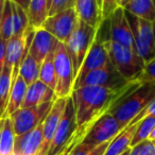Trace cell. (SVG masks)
I'll return each mask as SVG.
<instances>
[{
  "label": "cell",
  "instance_id": "1",
  "mask_svg": "<svg viewBox=\"0 0 155 155\" xmlns=\"http://www.w3.org/2000/svg\"><path fill=\"white\" fill-rule=\"evenodd\" d=\"M140 83L131 81L127 86L110 89L98 86H83L72 91L78 129H88L96 120L103 116L119 99L130 95Z\"/></svg>",
  "mask_w": 155,
  "mask_h": 155
},
{
  "label": "cell",
  "instance_id": "2",
  "mask_svg": "<svg viewBox=\"0 0 155 155\" xmlns=\"http://www.w3.org/2000/svg\"><path fill=\"white\" fill-rule=\"evenodd\" d=\"M154 98L155 84L143 83L130 95L119 99L107 113L114 116V118L120 123L121 127L124 129Z\"/></svg>",
  "mask_w": 155,
  "mask_h": 155
},
{
  "label": "cell",
  "instance_id": "3",
  "mask_svg": "<svg viewBox=\"0 0 155 155\" xmlns=\"http://www.w3.org/2000/svg\"><path fill=\"white\" fill-rule=\"evenodd\" d=\"M105 47L112 64L127 81H135L144 68V62L134 48L119 45L110 39L105 41Z\"/></svg>",
  "mask_w": 155,
  "mask_h": 155
},
{
  "label": "cell",
  "instance_id": "4",
  "mask_svg": "<svg viewBox=\"0 0 155 155\" xmlns=\"http://www.w3.org/2000/svg\"><path fill=\"white\" fill-rule=\"evenodd\" d=\"M97 30L98 29L79 19L77 27L71 33L68 41L65 43V47L72 62L74 78H77L81 66L95 41Z\"/></svg>",
  "mask_w": 155,
  "mask_h": 155
},
{
  "label": "cell",
  "instance_id": "5",
  "mask_svg": "<svg viewBox=\"0 0 155 155\" xmlns=\"http://www.w3.org/2000/svg\"><path fill=\"white\" fill-rule=\"evenodd\" d=\"M78 130L77 119H75V110L73 105L72 98L67 99L63 116L58 125V129L53 136V139L49 147L47 155H62L73 139L75 132Z\"/></svg>",
  "mask_w": 155,
  "mask_h": 155
},
{
  "label": "cell",
  "instance_id": "6",
  "mask_svg": "<svg viewBox=\"0 0 155 155\" xmlns=\"http://www.w3.org/2000/svg\"><path fill=\"white\" fill-rule=\"evenodd\" d=\"M125 15L132 29L136 52L142 58L144 64H148L149 62L155 58L152 22L132 15L127 11H125Z\"/></svg>",
  "mask_w": 155,
  "mask_h": 155
},
{
  "label": "cell",
  "instance_id": "7",
  "mask_svg": "<svg viewBox=\"0 0 155 155\" xmlns=\"http://www.w3.org/2000/svg\"><path fill=\"white\" fill-rule=\"evenodd\" d=\"M54 67L56 75V98H69L74 85V72L71 58L65 47V44L58 41L54 51Z\"/></svg>",
  "mask_w": 155,
  "mask_h": 155
},
{
  "label": "cell",
  "instance_id": "8",
  "mask_svg": "<svg viewBox=\"0 0 155 155\" xmlns=\"http://www.w3.org/2000/svg\"><path fill=\"white\" fill-rule=\"evenodd\" d=\"M130 82L131 81L124 79L120 74V72L115 68L112 62H110L102 68L91 71L84 77L78 79L74 82L73 89L83 86H98L110 89H118L127 86Z\"/></svg>",
  "mask_w": 155,
  "mask_h": 155
},
{
  "label": "cell",
  "instance_id": "9",
  "mask_svg": "<svg viewBox=\"0 0 155 155\" xmlns=\"http://www.w3.org/2000/svg\"><path fill=\"white\" fill-rule=\"evenodd\" d=\"M122 130L120 123L114 118V116L106 113L88 127L81 139V142L91 149H95L100 144L112 141Z\"/></svg>",
  "mask_w": 155,
  "mask_h": 155
},
{
  "label": "cell",
  "instance_id": "10",
  "mask_svg": "<svg viewBox=\"0 0 155 155\" xmlns=\"http://www.w3.org/2000/svg\"><path fill=\"white\" fill-rule=\"evenodd\" d=\"M53 102H47V103H43L41 105L32 106V107L19 108L14 114H12L10 118L13 122L15 135H22V134L35 129L39 123L43 122L48 113L51 110Z\"/></svg>",
  "mask_w": 155,
  "mask_h": 155
},
{
  "label": "cell",
  "instance_id": "11",
  "mask_svg": "<svg viewBox=\"0 0 155 155\" xmlns=\"http://www.w3.org/2000/svg\"><path fill=\"white\" fill-rule=\"evenodd\" d=\"M78 21L79 17L74 9L70 8L52 16H48L41 28L53 35L60 43L65 44L77 27Z\"/></svg>",
  "mask_w": 155,
  "mask_h": 155
},
{
  "label": "cell",
  "instance_id": "12",
  "mask_svg": "<svg viewBox=\"0 0 155 155\" xmlns=\"http://www.w3.org/2000/svg\"><path fill=\"white\" fill-rule=\"evenodd\" d=\"M108 32L110 41L135 49L133 33L123 8L118 7L108 18Z\"/></svg>",
  "mask_w": 155,
  "mask_h": 155
},
{
  "label": "cell",
  "instance_id": "13",
  "mask_svg": "<svg viewBox=\"0 0 155 155\" xmlns=\"http://www.w3.org/2000/svg\"><path fill=\"white\" fill-rule=\"evenodd\" d=\"M67 99L68 98H56L50 112L46 116L43 127V142H41L38 155H47L49 147L51 144L53 136L55 134L56 129H58V125L63 116V113H64Z\"/></svg>",
  "mask_w": 155,
  "mask_h": 155
},
{
  "label": "cell",
  "instance_id": "14",
  "mask_svg": "<svg viewBox=\"0 0 155 155\" xmlns=\"http://www.w3.org/2000/svg\"><path fill=\"white\" fill-rule=\"evenodd\" d=\"M44 121L35 129L16 136L13 155H38L43 142Z\"/></svg>",
  "mask_w": 155,
  "mask_h": 155
},
{
  "label": "cell",
  "instance_id": "15",
  "mask_svg": "<svg viewBox=\"0 0 155 155\" xmlns=\"http://www.w3.org/2000/svg\"><path fill=\"white\" fill-rule=\"evenodd\" d=\"M58 41L44 28L36 29L29 47V53L41 64L50 52L55 51Z\"/></svg>",
  "mask_w": 155,
  "mask_h": 155
},
{
  "label": "cell",
  "instance_id": "16",
  "mask_svg": "<svg viewBox=\"0 0 155 155\" xmlns=\"http://www.w3.org/2000/svg\"><path fill=\"white\" fill-rule=\"evenodd\" d=\"M55 99V91L48 87L46 84H44L41 81L37 80L32 84L28 85L21 108L41 105L47 102H53Z\"/></svg>",
  "mask_w": 155,
  "mask_h": 155
},
{
  "label": "cell",
  "instance_id": "17",
  "mask_svg": "<svg viewBox=\"0 0 155 155\" xmlns=\"http://www.w3.org/2000/svg\"><path fill=\"white\" fill-rule=\"evenodd\" d=\"M73 9L79 19L98 29L102 21L98 0H73Z\"/></svg>",
  "mask_w": 155,
  "mask_h": 155
},
{
  "label": "cell",
  "instance_id": "18",
  "mask_svg": "<svg viewBox=\"0 0 155 155\" xmlns=\"http://www.w3.org/2000/svg\"><path fill=\"white\" fill-rule=\"evenodd\" d=\"M138 127V122L130 123L125 127L114 139L110 142L105 153L103 155H121L123 152L131 148L132 140H133L134 134Z\"/></svg>",
  "mask_w": 155,
  "mask_h": 155
},
{
  "label": "cell",
  "instance_id": "19",
  "mask_svg": "<svg viewBox=\"0 0 155 155\" xmlns=\"http://www.w3.org/2000/svg\"><path fill=\"white\" fill-rule=\"evenodd\" d=\"M124 10L127 13L150 22L155 20V0H131Z\"/></svg>",
  "mask_w": 155,
  "mask_h": 155
},
{
  "label": "cell",
  "instance_id": "20",
  "mask_svg": "<svg viewBox=\"0 0 155 155\" xmlns=\"http://www.w3.org/2000/svg\"><path fill=\"white\" fill-rule=\"evenodd\" d=\"M15 137L16 135L11 118L2 117L0 129V155H13Z\"/></svg>",
  "mask_w": 155,
  "mask_h": 155
},
{
  "label": "cell",
  "instance_id": "21",
  "mask_svg": "<svg viewBox=\"0 0 155 155\" xmlns=\"http://www.w3.org/2000/svg\"><path fill=\"white\" fill-rule=\"evenodd\" d=\"M48 0H31L28 9L29 26L33 30L41 28L44 21L48 17Z\"/></svg>",
  "mask_w": 155,
  "mask_h": 155
},
{
  "label": "cell",
  "instance_id": "22",
  "mask_svg": "<svg viewBox=\"0 0 155 155\" xmlns=\"http://www.w3.org/2000/svg\"><path fill=\"white\" fill-rule=\"evenodd\" d=\"M27 88H28V85L25 82L24 79L19 75L17 78V80L15 81V83L13 84V86H12L9 103H8L7 110H5V114L3 117H10L16 110L21 108L22 102H24L25 96H26Z\"/></svg>",
  "mask_w": 155,
  "mask_h": 155
},
{
  "label": "cell",
  "instance_id": "23",
  "mask_svg": "<svg viewBox=\"0 0 155 155\" xmlns=\"http://www.w3.org/2000/svg\"><path fill=\"white\" fill-rule=\"evenodd\" d=\"M12 86V69L5 65L0 72V118H2L5 114Z\"/></svg>",
  "mask_w": 155,
  "mask_h": 155
},
{
  "label": "cell",
  "instance_id": "24",
  "mask_svg": "<svg viewBox=\"0 0 155 155\" xmlns=\"http://www.w3.org/2000/svg\"><path fill=\"white\" fill-rule=\"evenodd\" d=\"M39 70H41V64L28 52L20 65L19 75L24 79L27 85H30L38 80Z\"/></svg>",
  "mask_w": 155,
  "mask_h": 155
},
{
  "label": "cell",
  "instance_id": "25",
  "mask_svg": "<svg viewBox=\"0 0 155 155\" xmlns=\"http://www.w3.org/2000/svg\"><path fill=\"white\" fill-rule=\"evenodd\" d=\"M38 80L41 81L44 84L48 87L55 91L56 87V75H55V67H54V51L50 52L46 58L41 64V70H39Z\"/></svg>",
  "mask_w": 155,
  "mask_h": 155
},
{
  "label": "cell",
  "instance_id": "26",
  "mask_svg": "<svg viewBox=\"0 0 155 155\" xmlns=\"http://www.w3.org/2000/svg\"><path fill=\"white\" fill-rule=\"evenodd\" d=\"M12 12H13V36L25 34L30 28L28 13L15 3H12Z\"/></svg>",
  "mask_w": 155,
  "mask_h": 155
},
{
  "label": "cell",
  "instance_id": "27",
  "mask_svg": "<svg viewBox=\"0 0 155 155\" xmlns=\"http://www.w3.org/2000/svg\"><path fill=\"white\" fill-rule=\"evenodd\" d=\"M155 127V117L148 116L140 120L138 122V127L136 129V132L134 134L133 140H132L131 148L135 147L136 144L140 143V142L148 140L150 137V134L152 133L153 129Z\"/></svg>",
  "mask_w": 155,
  "mask_h": 155
},
{
  "label": "cell",
  "instance_id": "28",
  "mask_svg": "<svg viewBox=\"0 0 155 155\" xmlns=\"http://www.w3.org/2000/svg\"><path fill=\"white\" fill-rule=\"evenodd\" d=\"M0 36L7 41L13 37V12H12V2L10 0H5L1 26H0Z\"/></svg>",
  "mask_w": 155,
  "mask_h": 155
},
{
  "label": "cell",
  "instance_id": "29",
  "mask_svg": "<svg viewBox=\"0 0 155 155\" xmlns=\"http://www.w3.org/2000/svg\"><path fill=\"white\" fill-rule=\"evenodd\" d=\"M136 82L143 84V83H153L155 84V58L144 65L141 73L136 78Z\"/></svg>",
  "mask_w": 155,
  "mask_h": 155
},
{
  "label": "cell",
  "instance_id": "30",
  "mask_svg": "<svg viewBox=\"0 0 155 155\" xmlns=\"http://www.w3.org/2000/svg\"><path fill=\"white\" fill-rule=\"evenodd\" d=\"M130 155H155V142L152 140H144L131 148Z\"/></svg>",
  "mask_w": 155,
  "mask_h": 155
},
{
  "label": "cell",
  "instance_id": "31",
  "mask_svg": "<svg viewBox=\"0 0 155 155\" xmlns=\"http://www.w3.org/2000/svg\"><path fill=\"white\" fill-rule=\"evenodd\" d=\"M70 8H73V0H51L48 16H52L56 13L70 9Z\"/></svg>",
  "mask_w": 155,
  "mask_h": 155
},
{
  "label": "cell",
  "instance_id": "32",
  "mask_svg": "<svg viewBox=\"0 0 155 155\" xmlns=\"http://www.w3.org/2000/svg\"><path fill=\"white\" fill-rule=\"evenodd\" d=\"M117 8H118V5H117V0H102L101 8H100V10H101L102 20L108 19Z\"/></svg>",
  "mask_w": 155,
  "mask_h": 155
},
{
  "label": "cell",
  "instance_id": "33",
  "mask_svg": "<svg viewBox=\"0 0 155 155\" xmlns=\"http://www.w3.org/2000/svg\"><path fill=\"white\" fill-rule=\"evenodd\" d=\"M148 116L155 117V98L143 108V110H142V112L140 113L139 115H137V116L134 118V120L132 121L131 123L139 122L140 120H142V119L146 118V117H148Z\"/></svg>",
  "mask_w": 155,
  "mask_h": 155
},
{
  "label": "cell",
  "instance_id": "34",
  "mask_svg": "<svg viewBox=\"0 0 155 155\" xmlns=\"http://www.w3.org/2000/svg\"><path fill=\"white\" fill-rule=\"evenodd\" d=\"M85 133H86L85 130H77L74 137H73V139L71 140V142L69 143V146L67 147V149L65 150V152L63 153V155H70V152H71V150H72V148L75 146V144L79 143V142L81 141V139H82L83 136L85 135Z\"/></svg>",
  "mask_w": 155,
  "mask_h": 155
},
{
  "label": "cell",
  "instance_id": "35",
  "mask_svg": "<svg viewBox=\"0 0 155 155\" xmlns=\"http://www.w3.org/2000/svg\"><path fill=\"white\" fill-rule=\"evenodd\" d=\"M7 41L0 36V72L2 70L5 66V51H7Z\"/></svg>",
  "mask_w": 155,
  "mask_h": 155
},
{
  "label": "cell",
  "instance_id": "36",
  "mask_svg": "<svg viewBox=\"0 0 155 155\" xmlns=\"http://www.w3.org/2000/svg\"><path fill=\"white\" fill-rule=\"evenodd\" d=\"M110 142H105V143L100 144V146L96 147L95 149H93V150H91V152L87 153L86 155H103L104 153H105V151H106V149H107Z\"/></svg>",
  "mask_w": 155,
  "mask_h": 155
},
{
  "label": "cell",
  "instance_id": "37",
  "mask_svg": "<svg viewBox=\"0 0 155 155\" xmlns=\"http://www.w3.org/2000/svg\"><path fill=\"white\" fill-rule=\"evenodd\" d=\"M12 3H15V5H19L20 8L25 10V11L28 12V9H29V5H30V2L31 0H10Z\"/></svg>",
  "mask_w": 155,
  "mask_h": 155
},
{
  "label": "cell",
  "instance_id": "38",
  "mask_svg": "<svg viewBox=\"0 0 155 155\" xmlns=\"http://www.w3.org/2000/svg\"><path fill=\"white\" fill-rule=\"evenodd\" d=\"M5 0H0V26H1V19H2V14L3 10H5Z\"/></svg>",
  "mask_w": 155,
  "mask_h": 155
},
{
  "label": "cell",
  "instance_id": "39",
  "mask_svg": "<svg viewBox=\"0 0 155 155\" xmlns=\"http://www.w3.org/2000/svg\"><path fill=\"white\" fill-rule=\"evenodd\" d=\"M130 1H131V0H117V5H118L119 8H123V9H124Z\"/></svg>",
  "mask_w": 155,
  "mask_h": 155
},
{
  "label": "cell",
  "instance_id": "40",
  "mask_svg": "<svg viewBox=\"0 0 155 155\" xmlns=\"http://www.w3.org/2000/svg\"><path fill=\"white\" fill-rule=\"evenodd\" d=\"M149 140H152V141H155V127L153 129L152 133L150 134V137H149Z\"/></svg>",
  "mask_w": 155,
  "mask_h": 155
},
{
  "label": "cell",
  "instance_id": "41",
  "mask_svg": "<svg viewBox=\"0 0 155 155\" xmlns=\"http://www.w3.org/2000/svg\"><path fill=\"white\" fill-rule=\"evenodd\" d=\"M152 28H153V37H154V46H155V20L152 22Z\"/></svg>",
  "mask_w": 155,
  "mask_h": 155
},
{
  "label": "cell",
  "instance_id": "42",
  "mask_svg": "<svg viewBox=\"0 0 155 155\" xmlns=\"http://www.w3.org/2000/svg\"><path fill=\"white\" fill-rule=\"evenodd\" d=\"M130 153H131V148H130V149H127V150L125 151V152H123L121 155H130Z\"/></svg>",
  "mask_w": 155,
  "mask_h": 155
},
{
  "label": "cell",
  "instance_id": "43",
  "mask_svg": "<svg viewBox=\"0 0 155 155\" xmlns=\"http://www.w3.org/2000/svg\"><path fill=\"white\" fill-rule=\"evenodd\" d=\"M101 2H102V0H98V3H99V7L101 8ZM101 11V10H100Z\"/></svg>",
  "mask_w": 155,
  "mask_h": 155
},
{
  "label": "cell",
  "instance_id": "44",
  "mask_svg": "<svg viewBox=\"0 0 155 155\" xmlns=\"http://www.w3.org/2000/svg\"><path fill=\"white\" fill-rule=\"evenodd\" d=\"M50 5H51V0H48V7L50 8Z\"/></svg>",
  "mask_w": 155,
  "mask_h": 155
},
{
  "label": "cell",
  "instance_id": "45",
  "mask_svg": "<svg viewBox=\"0 0 155 155\" xmlns=\"http://www.w3.org/2000/svg\"><path fill=\"white\" fill-rule=\"evenodd\" d=\"M0 129H1V118H0Z\"/></svg>",
  "mask_w": 155,
  "mask_h": 155
},
{
  "label": "cell",
  "instance_id": "46",
  "mask_svg": "<svg viewBox=\"0 0 155 155\" xmlns=\"http://www.w3.org/2000/svg\"><path fill=\"white\" fill-rule=\"evenodd\" d=\"M154 142H155V141H154Z\"/></svg>",
  "mask_w": 155,
  "mask_h": 155
},
{
  "label": "cell",
  "instance_id": "47",
  "mask_svg": "<svg viewBox=\"0 0 155 155\" xmlns=\"http://www.w3.org/2000/svg\"><path fill=\"white\" fill-rule=\"evenodd\" d=\"M62 155H63V154H62Z\"/></svg>",
  "mask_w": 155,
  "mask_h": 155
}]
</instances>
